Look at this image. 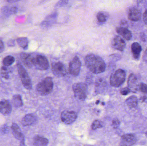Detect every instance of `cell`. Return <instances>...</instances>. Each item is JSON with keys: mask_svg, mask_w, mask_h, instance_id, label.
<instances>
[{"mask_svg": "<svg viewBox=\"0 0 147 146\" xmlns=\"http://www.w3.org/2000/svg\"><path fill=\"white\" fill-rule=\"evenodd\" d=\"M146 136L147 137V132H146Z\"/></svg>", "mask_w": 147, "mask_h": 146, "instance_id": "47", "label": "cell"}, {"mask_svg": "<svg viewBox=\"0 0 147 146\" xmlns=\"http://www.w3.org/2000/svg\"><path fill=\"white\" fill-rule=\"evenodd\" d=\"M143 19L144 23L147 25V9L144 12L143 15Z\"/></svg>", "mask_w": 147, "mask_h": 146, "instance_id": "38", "label": "cell"}, {"mask_svg": "<svg viewBox=\"0 0 147 146\" xmlns=\"http://www.w3.org/2000/svg\"><path fill=\"white\" fill-rule=\"evenodd\" d=\"M4 44H3V42L1 39H0V53H2L4 51Z\"/></svg>", "mask_w": 147, "mask_h": 146, "instance_id": "37", "label": "cell"}, {"mask_svg": "<svg viewBox=\"0 0 147 146\" xmlns=\"http://www.w3.org/2000/svg\"><path fill=\"white\" fill-rule=\"evenodd\" d=\"M17 69L19 76L21 80L22 85L26 89L30 90L32 88V83L31 79L25 69L20 63L17 65Z\"/></svg>", "mask_w": 147, "mask_h": 146, "instance_id": "6", "label": "cell"}, {"mask_svg": "<svg viewBox=\"0 0 147 146\" xmlns=\"http://www.w3.org/2000/svg\"><path fill=\"white\" fill-rule=\"evenodd\" d=\"M49 141L46 138L40 136H36L34 138L33 145L36 146H47Z\"/></svg>", "mask_w": 147, "mask_h": 146, "instance_id": "21", "label": "cell"}, {"mask_svg": "<svg viewBox=\"0 0 147 146\" xmlns=\"http://www.w3.org/2000/svg\"><path fill=\"white\" fill-rule=\"evenodd\" d=\"M142 50L141 46L137 42L133 43L131 45V51L133 56L135 59H137L140 57Z\"/></svg>", "mask_w": 147, "mask_h": 146, "instance_id": "20", "label": "cell"}, {"mask_svg": "<svg viewBox=\"0 0 147 146\" xmlns=\"http://www.w3.org/2000/svg\"><path fill=\"white\" fill-rule=\"evenodd\" d=\"M126 102L127 105L129 108L132 109L136 108L138 105V99L135 96H132L127 99Z\"/></svg>", "mask_w": 147, "mask_h": 146, "instance_id": "22", "label": "cell"}, {"mask_svg": "<svg viewBox=\"0 0 147 146\" xmlns=\"http://www.w3.org/2000/svg\"><path fill=\"white\" fill-rule=\"evenodd\" d=\"M145 54L147 56V49H146V51H145Z\"/></svg>", "mask_w": 147, "mask_h": 146, "instance_id": "45", "label": "cell"}, {"mask_svg": "<svg viewBox=\"0 0 147 146\" xmlns=\"http://www.w3.org/2000/svg\"><path fill=\"white\" fill-rule=\"evenodd\" d=\"M140 37L141 39L143 42H146V36L144 33H141L140 35Z\"/></svg>", "mask_w": 147, "mask_h": 146, "instance_id": "39", "label": "cell"}, {"mask_svg": "<svg viewBox=\"0 0 147 146\" xmlns=\"http://www.w3.org/2000/svg\"><path fill=\"white\" fill-rule=\"evenodd\" d=\"M86 66L93 73L98 74L105 71L106 64L102 57L99 56L90 54L85 58Z\"/></svg>", "mask_w": 147, "mask_h": 146, "instance_id": "1", "label": "cell"}, {"mask_svg": "<svg viewBox=\"0 0 147 146\" xmlns=\"http://www.w3.org/2000/svg\"><path fill=\"white\" fill-rule=\"evenodd\" d=\"M105 81L103 80L102 79H100L97 81L96 84V92L97 93L101 92V91L105 87Z\"/></svg>", "mask_w": 147, "mask_h": 146, "instance_id": "27", "label": "cell"}, {"mask_svg": "<svg viewBox=\"0 0 147 146\" xmlns=\"http://www.w3.org/2000/svg\"><path fill=\"white\" fill-rule=\"evenodd\" d=\"M120 25L121 27H126L127 28L128 27V23L125 20H122L121 21V23H120Z\"/></svg>", "mask_w": 147, "mask_h": 146, "instance_id": "36", "label": "cell"}, {"mask_svg": "<svg viewBox=\"0 0 147 146\" xmlns=\"http://www.w3.org/2000/svg\"><path fill=\"white\" fill-rule=\"evenodd\" d=\"M81 67V63L79 58L78 56L74 57L69 64L70 73L74 76H78L80 72Z\"/></svg>", "mask_w": 147, "mask_h": 146, "instance_id": "8", "label": "cell"}, {"mask_svg": "<svg viewBox=\"0 0 147 146\" xmlns=\"http://www.w3.org/2000/svg\"><path fill=\"white\" fill-rule=\"evenodd\" d=\"M15 61V58L12 56H7L6 57L3 61V64L5 67H9Z\"/></svg>", "mask_w": 147, "mask_h": 146, "instance_id": "26", "label": "cell"}, {"mask_svg": "<svg viewBox=\"0 0 147 146\" xmlns=\"http://www.w3.org/2000/svg\"><path fill=\"white\" fill-rule=\"evenodd\" d=\"M102 127V123L99 120H96L94 121L91 125V129L93 130H96L98 129L101 128Z\"/></svg>", "mask_w": 147, "mask_h": 146, "instance_id": "28", "label": "cell"}, {"mask_svg": "<svg viewBox=\"0 0 147 146\" xmlns=\"http://www.w3.org/2000/svg\"><path fill=\"white\" fill-rule=\"evenodd\" d=\"M147 97L146 96H143V97H142L140 98V100H141L142 102H144L146 99Z\"/></svg>", "mask_w": 147, "mask_h": 146, "instance_id": "43", "label": "cell"}, {"mask_svg": "<svg viewBox=\"0 0 147 146\" xmlns=\"http://www.w3.org/2000/svg\"><path fill=\"white\" fill-rule=\"evenodd\" d=\"M69 0H59L56 4L57 7H62L66 6L69 3Z\"/></svg>", "mask_w": 147, "mask_h": 146, "instance_id": "29", "label": "cell"}, {"mask_svg": "<svg viewBox=\"0 0 147 146\" xmlns=\"http://www.w3.org/2000/svg\"><path fill=\"white\" fill-rule=\"evenodd\" d=\"M96 18L98 23L102 24L107 21L109 17L108 14L105 12H99L97 14Z\"/></svg>", "mask_w": 147, "mask_h": 146, "instance_id": "24", "label": "cell"}, {"mask_svg": "<svg viewBox=\"0 0 147 146\" xmlns=\"http://www.w3.org/2000/svg\"><path fill=\"white\" fill-rule=\"evenodd\" d=\"M99 103V100H98V101H97L96 102V104H98Z\"/></svg>", "mask_w": 147, "mask_h": 146, "instance_id": "44", "label": "cell"}, {"mask_svg": "<svg viewBox=\"0 0 147 146\" xmlns=\"http://www.w3.org/2000/svg\"><path fill=\"white\" fill-rule=\"evenodd\" d=\"M8 45L9 46H13L15 45L14 40L13 39L9 40V42H8Z\"/></svg>", "mask_w": 147, "mask_h": 146, "instance_id": "40", "label": "cell"}, {"mask_svg": "<svg viewBox=\"0 0 147 146\" xmlns=\"http://www.w3.org/2000/svg\"><path fill=\"white\" fill-rule=\"evenodd\" d=\"M136 142V139L134 135L126 134L122 136L120 145L132 146L135 145Z\"/></svg>", "mask_w": 147, "mask_h": 146, "instance_id": "14", "label": "cell"}, {"mask_svg": "<svg viewBox=\"0 0 147 146\" xmlns=\"http://www.w3.org/2000/svg\"><path fill=\"white\" fill-rule=\"evenodd\" d=\"M141 15L140 10L137 8L131 7L129 10L128 16L129 19L131 21H138L141 18Z\"/></svg>", "mask_w": 147, "mask_h": 146, "instance_id": "15", "label": "cell"}, {"mask_svg": "<svg viewBox=\"0 0 147 146\" xmlns=\"http://www.w3.org/2000/svg\"><path fill=\"white\" fill-rule=\"evenodd\" d=\"M52 71L53 74L58 77H64L67 74L65 66L60 62H56L52 64Z\"/></svg>", "mask_w": 147, "mask_h": 146, "instance_id": "7", "label": "cell"}, {"mask_svg": "<svg viewBox=\"0 0 147 146\" xmlns=\"http://www.w3.org/2000/svg\"><path fill=\"white\" fill-rule=\"evenodd\" d=\"M12 111V106L8 100L0 102V112L4 115H9Z\"/></svg>", "mask_w": 147, "mask_h": 146, "instance_id": "16", "label": "cell"}, {"mask_svg": "<svg viewBox=\"0 0 147 146\" xmlns=\"http://www.w3.org/2000/svg\"><path fill=\"white\" fill-rule=\"evenodd\" d=\"M21 1V0H7V2L8 3H10L16 2L19 1Z\"/></svg>", "mask_w": 147, "mask_h": 146, "instance_id": "42", "label": "cell"}, {"mask_svg": "<svg viewBox=\"0 0 147 146\" xmlns=\"http://www.w3.org/2000/svg\"><path fill=\"white\" fill-rule=\"evenodd\" d=\"M1 12L6 17H9L11 15L9 8L7 7H3L2 9Z\"/></svg>", "mask_w": 147, "mask_h": 146, "instance_id": "30", "label": "cell"}, {"mask_svg": "<svg viewBox=\"0 0 147 146\" xmlns=\"http://www.w3.org/2000/svg\"><path fill=\"white\" fill-rule=\"evenodd\" d=\"M102 104L103 105H105V103H102Z\"/></svg>", "mask_w": 147, "mask_h": 146, "instance_id": "46", "label": "cell"}, {"mask_svg": "<svg viewBox=\"0 0 147 146\" xmlns=\"http://www.w3.org/2000/svg\"><path fill=\"white\" fill-rule=\"evenodd\" d=\"M32 65L36 69L46 70L49 68V63L45 56L37 55L33 56Z\"/></svg>", "mask_w": 147, "mask_h": 146, "instance_id": "5", "label": "cell"}, {"mask_svg": "<svg viewBox=\"0 0 147 146\" xmlns=\"http://www.w3.org/2000/svg\"><path fill=\"white\" fill-rule=\"evenodd\" d=\"M117 32L127 40L131 39L132 37V32L127 28L119 27L116 29Z\"/></svg>", "mask_w": 147, "mask_h": 146, "instance_id": "18", "label": "cell"}, {"mask_svg": "<svg viewBox=\"0 0 147 146\" xmlns=\"http://www.w3.org/2000/svg\"><path fill=\"white\" fill-rule=\"evenodd\" d=\"M58 17V13L53 12L52 13L47 15L40 24V26L43 28H48L53 25L56 24Z\"/></svg>", "mask_w": 147, "mask_h": 146, "instance_id": "10", "label": "cell"}, {"mask_svg": "<svg viewBox=\"0 0 147 146\" xmlns=\"http://www.w3.org/2000/svg\"><path fill=\"white\" fill-rule=\"evenodd\" d=\"M20 56L22 62L26 67H33V55L28 53H22L21 54Z\"/></svg>", "mask_w": 147, "mask_h": 146, "instance_id": "19", "label": "cell"}, {"mask_svg": "<svg viewBox=\"0 0 147 146\" xmlns=\"http://www.w3.org/2000/svg\"><path fill=\"white\" fill-rule=\"evenodd\" d=\"M37 117L32 114L26 115L22 120V124L23 126H31L37 121Z\"/></svg>", "mask_w": 147, "mask_h": 146, "instance_id": "17", "label": "cell"}, {"mask_svg": "<svg viewBox=\"0 0 147 146\" xmlns=\"http://www.w3.org/2000/svg\"><path fill=\"white\" fill-rule=\"evenodd\" d=\"M53 82L51 77H47L38 84L36 87L37 91L42 96L50 94L53 90Z\"/></svg>", "mask_w": 147, "mask_h": 146, "instance_id": "2", "label": "cell"}, {"mask_svg": "<svg viewBox=\"0 0 147 146\" xmlns=\"http://www.w3.org/2000/svg\"><path fill=\"white\" fill-rule=\"evenodd\" d=\"M3 77L4 78H6V79H8L9 76L8 73L6 72V73H2Z\"/></svg>", "mask_w": 147, "mask_h": 146, "instance_id": "41", "label": "cell"}, {"mask_svg": "<svg viewBox=\"0 0 147 146\" xmlns=\"http://www.w3.org/2000/svg\"><path fill=\"white\" fill-rule=\"evenodd\" d=\"M120 125V122L118 119L115 118L112 121V126L113 128L117 129Z\"/></svg>", "mask_w": 147, "mask_h": 146, "instance_id": "32", "label": "cell"}, {"mask_svg": "<svg viewBox=\"0 0 147 146\" xmlns=\"http://www.w3.org/2000/svg\"><path fill=\"white\" fill-rule=\"evenodd\" d=\"M137 3L138 6L141 7H145L146 6V0H137Z\"/></svg>", "mask_w": 147, "mask_h": 146, "instance_id": "34", "label": "cell"}, {"mask_svg": "<svg viewBox=\"0 0 147 146\" xmlns=\"http://www.w3.org/2000/svg\"><path fill=\"white\" fill-rule=\"evenodd\" d=\"M72 89L74 97L80 101H84L87 97L88 87L87 85L82 82L75 83L73 85Z\"/></svg>", "mask_w": 147, "mask_h": 146, "instance_id": "4", "label": "cell"}, {"mask_svg": "<svg viewBox=\"0 0 147 146\" xmlns=\"http://www.w3.org/2000/svg\"><path fill=\"white\" fill-rule=\"evenodd\" d=\"M126 72L123 69H118L112 73L110 79L111 85L114 87L121 86L126 79Z\"/></svg>", "mask_w": 147, "mask_h": 146, "instance_id": "3", "label": "cell"}, {"mask_svg": "<svg viewBox=\"0 0 147 146\" xmlns=\"http://www.w3.org/2000/svg\"><path fill=\"white\" fill-rule=\"evenodd\" d=\"M139 89L143 93L147 94V85L145 83H141L140 85Z\"/></svg>", "mask_w": 147, "mask_h": 146, "instance_id": "31", "label": "cell"}, {"mask_svg": "<svg viewBox=\"0 0 147 146\" xmlns=\"http://www.w3.org/2000/svg\"><path fill=\"white\" fill-rule=\"evenodd\" d=\"M126 43L122 38L118 36H116L111 41V45L115 49L122 51L126 47Z\"/></svg>", "mask_w": 147, "mask_h": 146, "instance_id": "13", "label": "cell"}, {"mask_svg": "<svg viewBox=\"0 0 147 146\" xmlns=\"http://www.w3.org/2000/svg\"><path fill=\"white\" fill-rule=\"evenodd\" d=\"M9 11L11 15L15 14L17 12V8L16 7H11L10 8H9Z\"/></svg>", "mask_w": 147, "mask_h": 146, "instance_id": "35", "label": "cell"}, {"mask_svg": "<svg viewBox=\"0 0 147 146\" xmlns=\"http://www.w3.org/2000/svg\"><path fill=\"white\" fill-rule=\"evenodd\" d=\"M17 43L19 46L24 49H27L28 48L29 41L26 37H20L17 39Z\"/></svg>", "mask_w": 147, "mask_h": 146, "instance_id": "25", "label": "cell"}, {"mask_svg": "<svg viewBox=\"0 0 147 146\" xmlns=\"http://www.w3.org/2000/svg\"><path fill=\"white\" fill-rule=\"evenodd\" d=\"M120 92H121V93L122 95H123V96H126V95H127L129 93L130 91L128 87H125V88L122 89Z\"/></svg>", "mask_w": 147, "mask_h": 146, "instance_id": "33", "label": "cell"}, {"mask_svg": "<svg viewBox=\"0 0 147 146\" xmlns=\"http://www.w3.org/2000/svg\"><path fill=\"white\" fill-rule=\"evenodd\" d=\"M78 117L76 112L74 111H64L61 113V119L63 122L66 124L73 123Z\"/></svg>", "mask_w": 147, "mask_h": 146, "instance_id": "9", "label": "cell"}, {"mask_svg": "<svg viewBox=\"0 0 147 146\" xmlns=\"http://www.w3.org/2000/svg\"><path fill=\"white\" fill-rule=\"evenodd\" d=\"M11 130L14 137L20 141V145H25V138L20 128L16 123H13L11 126Z\"/></svg>", "mask_w": 147, "mask_h": 146, "instance_id": "11", "label": "cell"}, {"mask_svg": "<svg viewBox=\"0 0 147 146\" xmlns=\"http://www.w3.org/2000/svg\"><path fill=\"white\" fill-rule=\"evenodd\" d=\"M128 86L130 91L136 93L140 88V85L138 79L136 75L134 74H131L128 80Z\"/></svg>", "mask_w": 147, "mask_h": 146, "instance_id": "12", "label": "cell"}, {"mask_svg": "<svg viewBox=\"0 0 147 146\" xmlns=\"http://www.w3.org/2000/svg\"><path fill=\"white\" fill-rule=\"evenodd\" d=\"M12 103L15 108H20L23 105V102L21 97L19 94H16L13 96Z\"/></svg>", "mask_w": 147, "mask_h": 146, "instance_id": "23", "label": "cell"}]
</instances>
